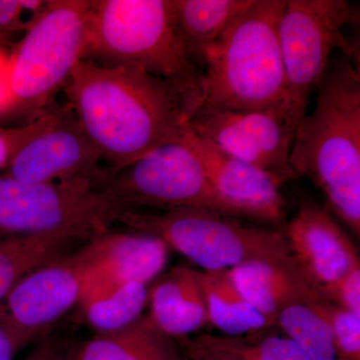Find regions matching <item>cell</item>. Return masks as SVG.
I'll list each match as a JSON object with an SVG mask.
<instances>
[{
  "mask_svg": "<svg viewBox=\"0 0 360 360\" xmlns=\"http://www.w3.org/2000/svg\"><path fill=\"white\" fill-rule=\"evenodd\" d=\"M9 54L0 45V117L13 112V96L9 85Z\"/></svg>",
  "mask_w": 360,
  "mask_h": 360,
  "instance_id": "cell-30",
  "label": "cell"
},
{
  "mask_svg": "<svg viewBox=\"0 0 360 360\" xmlns=\"http://www.w3.org/2000/svg\"><path fill=\"white\" fill-rule=\"evenodd\" d=\"M70 106L44 110L39 129L18 148L2 174L30 184L96 180L105 172Z\"/></svg>",
  "mask_w": 360,
  "mask_h": 360,
  "instance_id": "cell-11",
  "label": "cell"
},
{
  "mask_svg": "<svg viewBox=\"0 0 360 360\" xmlns=\"http://www.w3.org/2000/svg\"><path fill=\"white\" fill-rule=\"evenodd\" d=\"M68 105L106 172L184 137L201 96L139 68L82 59L65 85Z\"/></svg>",
  "mask_w": 360,
  "mask_h": 360,
  "instance_id": "cell-1",
  "label": "cell"
},
{
  "mask_svg": "<svg viewBox=\"0 0 360 360\" xmlns=\"http://www.w3.org/2000/svg\"><path fill=\"white\" fill-rule=\"evenodd\" d=\"M91 262L79 303L127 283L148 284L160 276L169 248L142 232H105L91 240Z\"/></svg>",
  "mask_w": 360,
  "mask_h": 360,
  "instance_id": "cell-15",
  "label": "cell"
},
{
  "mask_svg": "<svg viewBox=\"0 0 360 360\" xmlns=\"http://www.w3.org/2000/svg\"><path fill=\"white\" fill-rule=\"evenodd\" d=\"M189 127L224 153L264 172L281 186L296 179L290 165L296 127L285 103L250 112L194 113Z\"/></svg>",
  "mask_w": 360,
  "mask_h": 360,
  "instance_id": "cell-10",
  "label": "cell"
},
{
  "mask_svg": "<svg viewBox=\"0 0 360 360\" xmlns=\"http://www.w3.org/2000/svg\"><path fill=\"white\" fill-rule=\"evenodd\" d=\"M316 303L330 324L338 360H360V316L319 296Z\"/></svg>",
  "mask_w": 360,
  "mask_h": 360,
  "instance_id": "cell-25",
  "label": "cell"
},
{
  "mask_svg": "<svg viewBox=\"0 0 360 360\" xmlns=\"http://www.w3.org/2000/svg\"><path fill=\"white\" fill-rule=\"evenodd\" d=\"M315 293L322 300L360 316V267Z\"/></svg>",
  "mask_w": 360,
  "mask_h": 360,
  "instance_id": "cell-26",
  "label": "cell"
},
{
  "mask_svg": "<svg viewBox=\"0 0 360 360\" xmlns=\"http://www.w3.org/2000/svg\"><path fill=\"white\" fill-rule=\"evenodd\" d=\"M97 186L120 213L202 208L229 215L200 158L184 137L150 151L122 169H105Z\"/></svg>",
  "mask_w": 360,
  "mask_h": 360,
  "instance_id": "cell-9",
  "label": "cell"
},
{
  "mask_svg": "<svg viewBox=\"0 0 360 360\" xmlns=\"http://www.w3.org/2000/svg\"><path fill=\"white\" fill-rule=\"evenodd\" d=\"M90 243L26 274L4 303L7 321L37 338L78 304L91 262Z\"/></svg>",
  "mask_w": 360,
  "mask_h": 360,
  "instance_id": "cell-12",
  "label": "cell"
},
{
  "mask_svg": "<svg viewBox=\"0 0 360 360\" xmlns=\"http://www.w3.org/2000/svg\"><path fill=\"white\" fill-rule=\"evenodd\" d=\"M272 328L245 336H195L201 345L236 360H310L302 348L283 333Z\"/></svg>",
  "mask_w": 360,
  "mask_h": 360,
  "instance_id": "cell-23",
  "label": "cell"
},
{
  "mask_svg": "<svg viewBox=\"0 0 360 360\" xmlns=\"http://www.w3.org/2000/svg\"><path fill=\"white\" fill-rule=\"evenodd\" d=\"M20 0H0V45L18 33L25 32L28 22Z\"/></svg>",
  "mask_w": 360,
  "mask_h": 360,
  "instance_id": "cell-28",
  "label": "cell"
},
{
  "mask_svg": "<svg viewBox=\"0 0 360 360\" xmlns=\"http://www.w3.org/2000/svg\"><path fill=\"white\" fill-rule=\"evenodd\" d=\"M84 59L139 68L201 96V75L180 39L172 0L92 1Z\"/></svg>",
  "mask_w": 360,
  "mask_h": 360,
  "instance_id": "cell-4",
  "label": "cell"
},
{
  "mask_svg": "<svg viewBox=\"0 0 360 360\" xmlns=\"http://www.w3.org/2000/svg\"><path fill=\"white\" fill-rule=\"evenodd\" d=\"M90 0H47L9 54L13 112L39 115L84 58Z\"/></svg>",
  "mask_w": 360,
  "mask_h": 360,
  "instance_id": "cell-6",
  "label": "cell"
},
{
  "mask_svg": "<svg viewBox=\"0 0 360 360\" xmlns=\"http://www.w3.org/2000/svg\"><path fill=\"white\" fill-rule=\"evenodd\" d=\"M66 349L56 338L46 336L34 349L22 360H63Z\"/></svg>",
  "mask_w": 360,
  "mask_h": 360,
  "instance_id": "cell-32",
  "label": "cell"
},
{
  "mask_svg": "<svg viewBox=\"0 0 360 360\" xmlns=\"http://www.w3.org/2000/svg\"><path fill=\"white\" fill-rule=\"evenodd\" d=\"M153 324L172 338H186L208 323L202 271L176 266L162 274L149 290Z\"/></svg>",
  "mask_w": 360,
  "mask_h": 360,
  "instance_id": "cell-16",
  "label": "cell"
},
{
  "mask_svg": "<svg viewBox=\"0 0 360 360\" xmlns=\"http://www.w3.org/2000/svg\"><path fill=\"white\" fill-rule=\"evenodd\" d=\"M316 297L286 307L277 315L276 326L310 360H338L330 324L317 305Z\"/></svg>",
  "mask_w": 360,
  "mask_h": 360,
  "instance_id": "cell-22",
  "label": "cell"
},
{
  "mask_svg": "<svg viewBox=\"0 0 360 360\" xmlns=\"http://www.w3.org/2000/svg\"><path fill=\"white\" fill-rule=\"evenodd\" d=\"M286 0H253L208 54L198 112L269 110L285 103L279 20Z\"/></svg>",
  "mask_w": 360,
  "mask_h": 360,
  "instance_id": "cell-3",
  "label": "cell"
},
{
  "mask_svg": "<svg viewBox=\"0 0 360 360\" xmlns=\"http://www.w3.org/2000/svg\"><path fill=\"white\" fill-rule=\"evenodd\" d=\"M35 340L7 321L4 312L0 314V360H14L23 347Z\"/></svg>",
  "mask_w": 360,
  "mask_h": 360,
  "instance_id": "cell-29",
  "label": "cell"
},
{
  "mask_svg": "<svg viewBox=\"0 0 360 360\" xmlns=\"http://www.w3.org/2000/svg\"><path fill=\"white\" fill-rule=\"evenodd\" d=\"M229 274L243 297L274 323L288 305L316 296L293 259L250 260L231 267Z\"/></svg>",
  "mask_w": 360,
  "mask_h": 360,
  "instance_id": "cell-17",
  "label": "cell"
},
{
  "mask_svg": "<svg viewBox=\"0 0 360 360\" xmlns=\"http://www.w3.org/2000/svg\"><path fill=\"white\" fill-rule=\"evenodd\" d=\"M283 231L296 267L314 292L360 267L354 243L321 206L302 205Z\"/></svg>",
  "mask_w": 360,
  "mask_h": 360,
  "instance_id": "cell-14",
  "label": "cell"
},
{
  "mask_svg": "<svg viewBox=\"0 0 360 360\" xmlns=\"http://www.w3.org/2000/svg\"><path fill=\"white\" fill-rule=\"evenodd\" d=\"M202 286L208 322L222 335L245 336L276 326L239 292L229 269L202 271Z\"/></svg>",
  "mask_w": 360,
  "mask_h": 360,
  "instance_id": "cell-20",
  "label": "cell"
},
{
  "mask_svg": "<svg viewBox=\"0 0 360 360\" xmlns=\"http://www.w3.org/2000/svg\"><path fill=\"white\" fill-rule=\"evenodd\" d=\"M253 0H172L175 25L187 58L200 75L208 54L232 20Z\"/></svg>",
  "mask_w": 360,
  "mask_h": 360,
  "instance_id": "cell-19",
  "label": "cell"
},
{
  "mask_svg": "<svg viewBox=\"0 0 360 360\" xmlns=\"http://www.w3.org/2000/svg\"><path fill=\"white\" fill-rule=\"evenodd\" d=\"M182 354L187 360H236L205 347L195 338H182Z\"/></svg>",
  "mask_w": 360,
  "mask_h": 360,
  "instance_id": "cell-31",
  "label": "cell"
},
{
  "mask_svg": "<svg viewBox=\"0 0 360 360\" xmlns=\"http://www.w3.org/2000/svg\"><path fill=\"white\" fill-rule=\"evenodd\" d=\"M63 360H184L174 338L161 333L148 316L94 338L65 352Z\"/></svg>",
  "mask_w": 360,
  "mask_h": 360,
  "instance_id": "cell-18",
  "label": "cell"
},
{
  "mask_svg": "<svg viewBox=\"0 0 360 360\" xmlns=\"http://www.w3.org/2000/svg\"><path fill=\"white\" fill-rule=\"evenodd\" d=\"M355 20L356 13L345 0H286L278 33L285 104L296 129L333 54L338 51L359 58V45L345 33Z\"/></svg>",
  "mask_w": 360,
  "mask_h": 360,
  "instance_id": "cell-8",
  "label": "cell"
},
{
  "mask_svg": "<svg viewBox=\"0 0 360 360\" xmlns=\"http://www.w3.org/2000/svg\"><path fill=\"white\" fill-rule=\"evenodd\" d=\"M79 243H86L63 233L14 236L0 241V314L7 296L26 274Z\"/></svg>",
  "mask_w": 360,
  "mask_h": 360,
  "instance_id": "cell-21",
  "label": "cell"
},
{
  "mask_svg": "<svg viewBox=\"0 0 360 360\" xmlns=\"http://www.w3.org/2000/svg\"><path fill=\"white\" fill-rule=\"evenodd\" d=\"M118 212L96 180L30 184L0 174V232L4 233H63L89 243L117 222Z\"/></svg>",
  "mask_w": 360,
  "mask_h": 360,
  "instance_id": "cell-7",
  "label": "cell"
},
{
  "mask_svg": "<svg viewBox=\"0 0 360 360\" xmlns=\"http://www.w3.org/2000/svg\"><path fill=\"white\" fill-rule=\"evenodd\" d=\"M41 113L21 127H0V172L6 169L18 148L39 129Z\"/></svg>",
  "mask_w": 360,
  "mask_h": 360,
  "instance_id": "cell-27",
  "label": "cell"
},
{
  "mask_svg": "<svg viewBox=\"0 0 360 360\" xmlns=\"http://www.w3.org/2000/svg\"><path fill=\"white\" fill-rule=\"evenodd\" d=\"M184 139L200 158L229 215L260 224H283L285 200L281 186L271 177L224 153L191 127Z\"/></svg>",
  "mask_w": 360,
  "mask_h": 360,
  "instance_id": "cell-13",
  "label": "cell"
},
{
  "mask_svg": "<svg viewBox=\"0 0 360 360\" xmlns=\"http://www.w3.org/2000/svg\"><path fill=\"white\" fill-rule=\"evenodd\" d=\"M359 58L336 51L317 84L316 104L298 124L290 155L296 179L309 177L329 210L360 236Z\"/></svg>",
  "mask_w": 360,
  "mask_h": 360,
  "instance_id": "cell-2",
  "label": "cell"
},
{
  "mask_svg": "<svg viewBox=\"0 0 360 360\" xmlns=\"http://www.w3.org/2000/svg\"><path fill=\"white\" fill-rule=\"evenodd\" d=\"M117 222L160 238L202 271L229 269L250 260L292 259L283 231L202 208L125 210Z\"/></svg>",
  "mask_w": 360,
  "mask_h": 360,
  "instance_id": "cell-5",
  "label": "cell"
},
{
  "mask_svg": "<svg viewBox=\"0 0 360 360\" xmlns=\"http://www.w3.org/2000/svg\"><path fill=\"white\" fill-rule=\"evenodd\" d=\"M146 284L127 283L106 295L80 303L85 321L97 333L120 330L136 321L148 303Z\"/></svg>",
  "mask_w": 360,
  "mask_h": 360,
  "instance_id": "cell-24",
  "label": "cell"
}]
</instances>
